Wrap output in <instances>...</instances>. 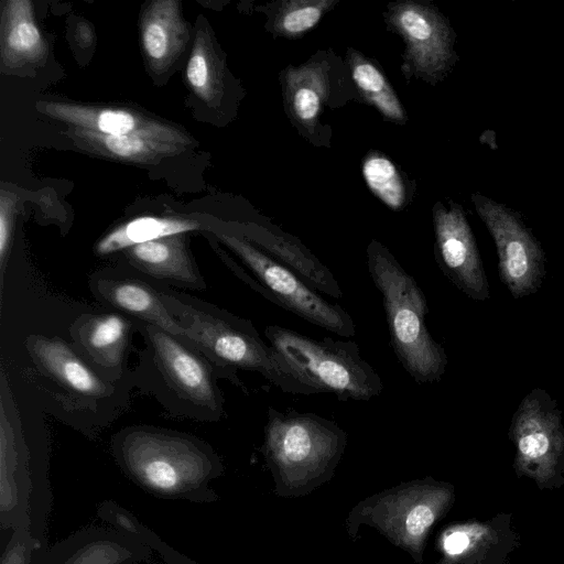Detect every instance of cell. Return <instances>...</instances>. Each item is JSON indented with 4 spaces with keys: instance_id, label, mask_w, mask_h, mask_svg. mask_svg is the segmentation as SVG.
<instances>
[{
    "instance_id": "obj_1",
    "label": "cell",
    "mask_w": 564,
    "mask_h": 564,
    "mask_svg": "<svg viewBox=\"0 0 564 564\" xmlns=\"http://www.w3.org/2000/svg\"><path fill=\"white\" fill-rule=\"evenodd\" d=\"M112 455L127 477L152 496L197 503L219 499L210 487L224 473L205 441L180 431L131 425L111 438Z\"/></svg>"
},
{
    "instance_id": "obj_2",
    "label": "cell",
    "mask_w": 564,
    "mask_h": 564,
    "mask_svg": "<svg viewBox=\"0 0 564 564\" xmlns=\"http://www.w3.org/2000/svg\"><path fill=\"white\" fill-rule=\"evenodd\" d=\"M160 290L166 308L236 387L246 391L238 377L241 369L260 373L285 393H322L301 370L261 338L250 321L165 284L161 283Z\"/></svg>"
},
{
    "instance_id": "obj_3",
    "label": "cell",
    "mask_w": 564,
    "mask_h": 564,
    "mask_svg": "<svg viewBox=\"0 0 564 564\" xmlns=\"http://www.w3.org/2000/svg\"><path fill=\"white\" fill-rule=\"evenodd\" d=\"M144 341L133 371V384L151 394L173 415L200 422H218L225 399L217 366L193 341L141 322Z\"/></svg>"
},
{
    "instance_id": "obj_4",
    "label": "cell",
    "mask_w": 564,
    "mask_h": 564,
    "mask_svg": "<svg viewBox=\"0 0 564 564\" xmlns=\"http://www.w3.org/2000/svg\"><path fill=\"white\" fill-rule=\"evenodd\" d=\"M348 435L336 422L312 412L268 409L261 452L275 495L301 497L329 481L340 463Z\"/></svg>"
},
{
    "instance_id": "obj_5",
    "label": "cell",
    "mask_w": 564,
    "mask_h": 564,
    "mask_svg": "<svg viewBox=\"0 0 564 564\" xmlns=\"http://www.w3.org/2000/svg\"><path fill=\"white\" fill-rule=\"evenodd\" d=\"M368 272L379 290L390 343L408 375L419 384L441 380L447 357L426 326L427 300L415 279L376 239L366 249Z\"/></svg>"
},
{
    "instance_id": "obj_6",
    "label": "cell",
    "mask_w": 564,
    "mask_h": 564,
    "mask_svg": "<svg viewBox=\"0 0 564 564\" xmlns=\"http://www.w3.org/2000/svg\"><path fill=\"white\" fill-rule=\"evenodd\" d=\"M455 501L452 484L424 477L372 494L358 501L348 512L345 529L350 540L367 525L423 564L431 531Z\"/></svg>"
},
{
    "instance_id": "obj_7",
    "label": "cell",
    "mask_w": 564,
    "mask_h": 564,
    "mask_svg": "<svg viewBox=\"0 0 564 564\" xmlns=\"http://www.w3.org/2000/svg\"><path fill=\"white\" fill-rule=\"evenodd\" d=\"M215 236L240 262L218 248L223 261L263 297L340 337L349 338L356 334L355 323L344 307L328 302L284 263L241 234L217 231Z\"/></svg>"
},
{
    "instance_id": "obj_8",
    "label": "cell",
    "mask_w": 564,
    "mask_h": 564,
    "mask_svg": "<svg viewBox=\"0 0 564 564\" xmlns=\"http://www.w3.org/2000/svg\"><path fill=\"white\" fill-rule=\"evenodd\" d=\"M0 402V524L10 533L26 528L46 545L53 496L45 473L33 468L30 452L12 410V397L1 376ZM9 533V534H10Z\"/></svg>"
},
{
    "instance_id": "obj_9",
    "label": "cell",
    "mask_w": 564,
    "mask_h": 564,
    "mask_svg": "<svg viewBox=\"0 0 564 564\" xmlns=\"http://www.w3.org/2000/svg\"><path fill=\"white\" fill-rule=\"evenodd\" d=\"M264 335L321 392L340 401H368L383 390L380 376L361 358L355 341L315 339L279 325L267 326Z\"/></svg>"
},
{
    "instance_id": "obj_10",
    "label": "cell",
    "mask_w": 564,
    "mask_h": 564,
    "mask_svg": "<svg viewBox=\"0 0 564 564\" xmlns=\"http://www.w3.org/2000/svg\"><path fill=\"white\" fill-rule=\"evenodd\" d=\"M279 82L294 129L312 145L330 148L332 128L323 121L326 110L359 100L345 59L333 48L319 50L297 66L288 65Z\"/></svg>"
},
{
    "instance_id": "obj_11",
    "label": "cell",
    "mask_w": 564,
    "mask_h": 564,
    "mask_svg": "<svg viewBox=\"0 0 564 564\" xmlns=\"http://www.w3.org/2000/svg\"><path fill=\"white\" fill-rule=\"evenodd\" d=\"M26 351L62 409L72 414L115 412L124 406L133 376L110 381L101 376L76 349L57 336L33 334L25 340Z\"/></svg>"
},
{
    "instance_id": "obj_12",
    "label": "cell",
    "mask_w": 564,
    "mask_h": 564,
    "mask_svg": "<svg viewBox=\"0 0 564 564\" xmlns=\"http://www.w3.org/2000/svg\"><path fill=\"white\" fill-rule=\"evenodd\" d=\"M383 20L405 45L401 56L404 78L433 86L442 80L454 62V34L437 8L426 1H392L387 4Z\"/></svg>"
},
{
    "instance_id": "obj_13",
    "label": "cell",
    "mask_w": 564,
    "mask_h": 564,
    "mask_svg": "<svg viewBox=\"0 0 564 564\" xmlns=\"http://www.w3.org/2000/svg\"><path fill=\"white\" fill-rule=\"evenodd\" d=\"M514 468L541 488L558 486L564 470V426L555 402L540 389L521 402L510 426Z\"/></svg>"
},
{
    "instance_id": "obj_14",
    "label": "cell",
    "mask_w": 564,
    "mask_h": 564,
    "mask_svg": "<svg viewBox=\"0 0 564 564\" xmlns=\"http://www.w3.org/2000/svg\"><path fill=\"white\" fill-rule=\"evenodd\" d=\"M473 200L496 242L502 282L514 297L533 293L543 275L539 243L516 215L502 205L479 194H474Z\"/></svg>"
},
{
    "instance_id": "obj_15",
    "label": "cell",
    "mask_w": 564,
    "mask_h": 564,
    "mask_svg": "<svg viewBox=\"0 0 564 564\" xmlns=\"http://www.w3.org/2000/svg\"><path fill=\"white\" fill-rule=\"evenodd\" d=\"M88 285L94 297L107 310L156 326L195 344L192 333L178 323L162 301L161 283L127 263L96 271L90 275Z\"/></svg>"
},
{
    "instance_id": "obj_16",
    "label": "cell",
    "mask_w": 564,
    "mask_h": 564,
    "mask_svg": "<svg viewBox=\"0 0 564 564\" xmlns=\"http://www.w3.org/2000/svg\"><path fill=\"white\" fill-rule=\"evenodd\" d=\"M432 214L434 254L440 269L467 296L486 300L489 296L487 278L463 209L455 203L446 208L437 202Z\"/></svg>"
},
{
    "instance_id": "obj_17",
    "label": "cell",
    "mask_w": 564,
    "mask_h": 564,
    "mask_svg": "<svg viewBox=\"0 0 564 564\" xmlns=\"http://www.w3.org/2000/svg\"><path fill=\"white\" fill-rule=\"evenodd\" d=\"M141 322L107 310L79 315L69 327L72 344L79 354L105 378L122 381L131 378L128 368L132 335Z\"/></svg>"
},
{
    "instance_id": "obj_18",
    "label": "cell",
    "mask_w": 564,
    "mask_h": 564,
    "mask_svg": "<svg viewBox=\"0 0 564 564\" xmlns=\"http://www.w3.org/2000/svg\"><path fill=\"white\" fill-rule=\"evenodd\" d=\"M517 541L510 514L456 521L438 533L434 564H506Z\"/></svg>"
},
{
    "instance_id": "obj_19",
    "label": "cell",
    "mask_w": 564,
    "mask_h": 564,
    "mask_svg": "<svg viewBox=\"0 0 564 564\" xmlns=\"http://www.w3.org/2000/svg\"><path fill=\"white\" fill-rule=\"evenodd\" d=\"M152 552L134 535L113 528H87L45 547L35 564H142Z\"/></svg>"
},
{
    "instance_id": "obj_20",
    "label": "cell",
    "mask_w": 564,
    "mask_h": 564,
    "mask_svg": "<svg viewBox=\"0 0 564 564\" xmlns=\"http://www.w3.org/2000/svg\"><path fill=\"white\" fill-rule=\"evenodd\" d=\"M68 134L82 147L118 160L151 162L182 151L188 138L169 124L150 120L128 134L111 135L70 128Z\"/></svg>"
},
{
    "instance_id": "obj_21",
    "label": "cell",
    "mask_w": 564,
    "mask_h": 564,
    "mask_svg": "<svg viewBox=\"0 0 564 564\" xmlns=\"http://www.w3.org/2000/svg\"><path fill=\"white\" fill-rule=\"evenodd\" d=\"M122 253L124 263L167 286L191 290L207 286L189 251L186 234L139 243Z\"/></svg>"
},
{
    "instance_id": "obj_22",
    "label": "cell",
    "mask_w": 564,
    "mask_h": 564,
    "mask_svg": "<svg viewBox=\"0 0 564 564\" xmlns=\"http://www.w3.org/2000/svg\"><path fill=\"white\" fill-rule=\"evenodd\" d=\"M188 37V29L177 1H153L145 9L141 22V41L154 72L167 69L186 46Z\"/></svg>"
},
{
    "instance_id": "obj_23",
    "label": "cell",
    "mask_w": 564,
    "mask_h": 564,
    "mask_svg": "<svg viewBox=\"0 0 564 564\" xmlns=\"http://www.w3.org/2000/svg\"><path fill=\"white\" fill-rule=\"evenodd\" d=\"M345 63L360 101L372 106L386 120L392 123H406L409 119L406 111L393 86L376 61L352 47H348Z\"/></svg>"
},
{
    "instance_id": "obj_24",
    "label": "cell",
    "mask_w": 564,
    "mask_h": 564,
    "mask_svg": "<svg viewBox=\"0 0 564 564\" xmlns=\"http://www.w3.org/2000/svg\"><path fill=\"white\" fill-rule=\"evenodd\" d=\"M45 43L33 19L31 2L8 1L3 10L2 59L15 67L40 59Z\"/></svg>"
},
{
    "instance_id": "obj_25",
    "label": "cell",
    "mask_w": 564,
    "mask_h": 564,
    "mask_svg": "<svg viewBox=\"0 0 564 564\" xmlns=\"http://www.w3.org/2000/svg\"><path fill=\"white\" fill-rule=\"evenodd\" d=\"M200 224L183 218L143 216L124 223L106 234L95 247L98 256H108L139 243L160 238L187 234Z\"/></svg>"
},
{
    "instance_id": "obj_26",
    "label": "cell",
    "mask_w": 564,
    "mask_h": 564,
    "mask_svg": "<svg viewBox=\"0 0 564 564\" xmlns=\"http://www.w3.org/2000/svg\"><path fill=\"white\" fill-rule=\"evenodd\" d=\"M43 108L48 116L73 128L100 134H128L150 121L123 109H99L63 102L45 104Z\"/></svg>"
},
{
    "instance_id": "obj_27",
    "label": "cell",
    "mask_w": 564,
    "mask_h": 564,
    "mask_svg": "<svg viewBox=\"0 0 564 564\" xmlns=\"http://www.w3.org/2000/svg\"><path fill=\"white\" fill-rule=\"evenodd\" d=\"M338 0H274L261 7L273 37L295 40L313 30Z\"/></svg>"
},
{
    "instance_id": "obj_28",
    "label": "cell",
    "mask_w": 564,
    "mask_h": 564,
    "mask_svg": "<svg viewBox=\"0 0 564 564\" xmlns=\"http://www.w3.org/2000/svg\"><path fill=\"white\" fill-rule=\"evenodd\" d=\"M361 172L368 188L392 210L403 209L412 199L415 183L378 151H370L362 161Z\"/></svg>"
},
{
    "instance_id": "obj_29",
    "label": "cell",
    "mask_w": 564,
    "mask_h": 564,
    "mask_svg": "<svg viewBox=\"0 0 564 564\" xmlns=\"http://www.w3.org/2000/svg\"><path fill=\"white\" fill-rule=\"evenodd\" d=\"M186 78L194 93L207 104L217 102L224 90V64L215 53L210 37L197 33L187 66Z\"/></svg>"
},
{
    "instance_id": "obj_30",
    "label": "cell",
    "mask_w": 564,
    "mask_h": 564,
    "mask_svg": "<svg viewBox=\"0 0 564 564\" xmlns=\"http://www.w3.org/2000/svg\"><path fill=\"white\" fill-rule=\"evenodd\" d=\"M45 547L26 528L15 529L2 549L0 564H35Z\"/></svg>"
},
{
    "instance_id": "obj_31",
    "label": "cell",
    "mask_w": 564,
    "mask_h": 564,
    "mask_svg": "<svg viewBox=\"0 0 564 564\" xmlns=\"http://www.w3.org/2000/svg\"><path fill=\"white\" fill-rule=\"evenodd\" d=\"M97 516L113 529L137 538L139 536L142 523L131 512L116 502L106 500L99 503L97 506Z\"/></svg>"
},
{
    "instance_id": "obj_32",
    "label": "cell",
    "mask_w": 564,
    "mask_h": 564,
    "mask_svg": "<svg viewBox=\"0 0 564 564\" xmlns=\"http://www.w3.org/2000/svg\"><path fill=\"white\" fill-rule=\"evenodd\" d=\"M14 199L9 193L2 191L0 199V269L1 281L3 280V272L6 269V261L9 256L13 220H14Z\"/></svg>"
},
{
    "instance_id": "obj_33",
    "label": "cell",
    "mask_w": 564,
    "mask_h": 564,
    "mask_svg": "<svg viewBox=\"0 0 564 564\" xmlns=\"http://www.w3.org/2000/svg\"><path fill=\"white\" fill-rule=\"evenodd\" d=\"M138 538L153 551L158 552L165 564H199L165 543L156 533L143 523Z\"/></svg>"
},
{
    "instance_id": "obj_34",
    "label": "cell",
    "mask_w": 564,
    "mask_h": 564,
    "mask_svg": "<svg viewBox=\"0 0 564 564\" xmlns=\"http://www.w3.org/2000/svg\"><path fill=\"white\" fill-rule=\"evenodd\" d=\"M77 35H83L82 37L84 39V45H89L90 41H91V37H93V34L90 32V28H88L87 25H78L77 28Z\"/></svg>"
},
{
    "instance_id": "obj_35",
    "label": "cell",
    "mask_w": 564,
    "mask_h": 564,
    "mask_svg": "<svg viewBox=\"0 0 564 564\" xmlns=\"http://www.w3.org/2000/svg\"><path fill=\"white\" fill-rule=\"evenodd\" d=\"M142 564H159V563H150V562H145V563H142Z\"/></svg>"
}]
</instances>
